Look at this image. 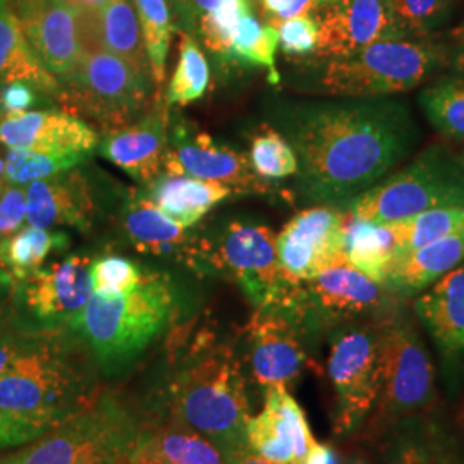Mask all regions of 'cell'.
I'll return each instance as SVG.
<instances>
[{
    "label": "cell",
    "instance_id": "1",
    "mask_svg": "<svg viewBox=\"0 0 464 464\" xmlns=\"http://www.w3.org/2000/svg\"><path fill=\"white\" fill-rule=\"evenodd\" d=\"M277 122L296 151L301 193L339 208L389 176L418 140L411 109L396 97L287 103Z\"/></svg>",
    "mask_w": 464,
    "mask_h": 464
},
{
    "label": "cell",
    "instance_id": "2",
    "mask_svg": "<svg viewBox=\"0 0 464 464\" xmlns=\"http://www.w3.org/2000/svg\"><path fill=\"white\" fill-rule=\"evenodd\" d=\"M99 372L76 332H36L0 377V410L53 429L99 399Z\"/></svg>",
    "mask_w": 464,
    "mask_h": 464
},
{
    "label": "cell",
    "instance_id": "3",
    "mask_svg": "<svg viewBox=\"0 0 464 464\" xmlns=\"http://www.w3.org/2000/svg\"><path fill=\"white\" fill-rule=\"evenodd\" d=\"M181 312V293L174 279L159 270H143L130 293H93L69 329L92 351L100 373L128 372L164 335Z\"/></svg>",
    "mask_w": 464,
    "mask_h": 464
},
{
    "label": "cell",
    "instance_id": "4",
    "mask_svg": "<svg viewBox=\"0 0 464 464\" xmlns=\"http://www.w3.org/2000/svg\"><path fill=\"white\" fill-rule=\"evenodd\" d=\"M167 398L174 421L207 437L222 454L248 448L246 379L231 346L195 344L172 375Z\"/></svg>",
    "mask_w": 464,
    "mask_h": 464
},
{
    "label": "cell",
    "instance_id": "5",
    "mask_svg": "<svg viewBox=\"0 0 464 464\" xmlns=\"http://www.w3.org/2000/svg\"><path fill=\"white\" fill-rule=\"evenodd\" d=\"M446 67V45L429 38L383 40L344 57L315 59L314 92L331 99L398 97Z\"/></svg>",
    "mask_w": 464,
    "mask_h": 464
},
{
    "label": "cell",
    "instance_id": "6",
    "mask_svg": "<svg viewBox=\"0 0 464 464\" xmlns=\"http://www.w3.org/2000/svg\"><path fill=\"white\" fill-rule=\"evenodd\" d=\"M140 431L121 399L100 394L90 408L0 458V464H128Z\"/></svg>",
    "mask_w": 464,
    "mask_h": 464
},
{
    "label": "cell",
    "instance_id": "7",
    "mask_svg": "<svg viewBox=\"0 0 464 464\" xmlns=\"http://www.w3.org/2000/svg\"><path fill=\"white\" fill-rule=\"evenodd\" d=\"M446 207H464V166L450 150L433 145L343 210L363 220L394 222Z\"/></svg>",
    "mask_w": 464,
    "mask_h": 464
},
{
    "label": "cell",
    "instance_id": "8",
    "mask_svg": "<svg viewBox=\"0 0 464 464\" xmlns=\"http://www.w3.org/2000/svg\"><path fill=\"white\" fill-rule=\"evenodd\" d=\"M151 71L97 47H83L76 67L59 78L57 100L66 112L88 117L107 131L134 122L147 112Z\"/></svg>",
    "mask_w": 464,
    "mask_h": 464
},
{
    "label": "cell",
    "instance_id": "9",
    "mask_svg": "<svg viewBox=\"0 0 464 464\" xmlns=\"http://www.w3.org/2000/svg\"><path fill=\"white\" fill-rule=\"evenodd\" d=\"M383 320L353 324L332 332L327 373L335 398L334 431L339 437L360 430L377 408Z\"/></svg>",
    "mask_w": 464,
    "mask_h": 464
},
{
    "label": "cell",
    "instance_id": "10",
    "mask_svg": "<svg viewBox=\"0 0 464 464\" xmlns=\"http://www.w3.org/2000/svg\"><path fill=\"white\" fill-rule=\"evenodd\" d=\"M382 389L377 408L392 423L435 402V370L404 306L382 322Z\"/></svg>",
    "mask_w": 464,
    "mask_h": 464
},
{
    "label": "cell",
    "instance_id": "11",
    "mask_svg": "<svg viewBox=\"0 0 464 464\" xmlns=\"http://www.w3.org/2000/svg\"><path fill=\"white\" fill-rule=\"evenodd\" d=\"M207 268L237 282L255 310L277 306L293 285L282 277L277 236L260 222L231 220L207 243Z\"/></svg>",
    "mask_w": 464,
    "mask_h": 464
},
{
    "label": "cell",
    "instance_id": "12",
    "mask_svg": "<svg viewBox=\"0 0 464 464\" xmlns=\"http://www.w3.org/2000/svg\"><path fill=\"white\" fill-rule=\"evenodd\" d=\"M303 301L314 335L325 329L379 322L402 306L382 284L370 279L348 260L329 266L310 281L301 282Z\"/></svg>",
    "mask_w": 464,
    "mask_h": 464
},
{
    "label": "cell",
    "instance_id": "13",
    "mask_svg": "<svg viewBox=\"0 0 464 464\" xmlns=\"http://www.w3.org/2000/svg\"><path fill=\"white\" fill-rule=\"evenodd\" d=\"M92 258L71 255L14 282L16 304L26 332L67 329L93 295Z\"/></svg>",
    "mask_w": 464,
    "mask_h": 464
},
{
    "label": "cell",
    "instance_id": "14",
    "mask_svg": "<svg viewBox=\"0 0 464 464\" xmlns=\"http://www.w3.org/2000/svg\"><path fill=\"white\" fill-rule=\"evenodd\" d=\"M344 224L346 212L331 205H316L293 217L277 234L282 277L301 284L346 262Z\"/></svg>",
    "mask_w": 464,
    "mask_h": 464
},
{
    "label": "cell",
    "instance_id": "15",
    "mask_svg": "<svg viewBox=\"0 0 464 464\" xmlns=\"http://www.w3.org/2000/svg\"><path fill=\"white\" fill-rule=\"evenodd\" d=\"M308 337L298 325L276 310H255L245 331V358L253 381L260 387L284 385L298 381L310 356Z\"/></svg>",
    "mask_w": 464,
    "mask_h": 464
},
{
    "label": "cell",
    "instance_id": "16",
    "mask_svg": "<svg viewBox=\"0 0 464 464\" xmlns=\"http://www.w3.org/2000/svg\"><path fill=\"white\" fill-rule=\"evenodd\" d=\"M162 174H184L203 181L224 184L237 195H266L270 183L251 169L248 155L218 145L207 133H189L184 126L169 138Z\"/></svg>",
    "mask_w": 464,
    "mask_h": 464
},
{
    "label": "cell",
    "instance_id": "17",
    "mask_svg": "<svg viewBox=\"0 0 464 464\" xmlns=\"http://www.w3.org/2000/svg\"><path fill=\"white\" fill-rule=\"evenodd\" d=\"M315 59L344 57L383 40L406 38L387 0H332L315 7Z\"/></svg>",
    "mask_w": 464,
    "mask_h": 464
},
{
    "label": "cell",
    "instance_id": "18",
    "mask_svg": "<svg viewBox=\"0 0 464 464\" xmlns=\"http://www.w3.org/2000/svg\"><path fill=\"white\" fill-rule=\"evenodd\" d=\"M24 38L55 78L71 72L83 52L80 16L63 0L9 2Z\"/></svg>",
    "mask_w": 464,
    "mask_h": 464
},
{
    "label": "cell",
    "instance_id": "19",
    "mask_svg": "<svg viewBox=\"0 0 464 464\" xmlns=\"http://www.w3.org/2000/svg\"><path fill=\"white\" fill-rule=\"evenodd\" d=\"M246 440L255 454L279 464H299L315 446L303 408L284 385L266 389L264 410L249 418Z\"/></svg>",
    "mask_w": 464,
    "mask_h": 464
},
{
    "label": "cell",
    "instance_id": "20",
    "mask_svg": "<svg viewBox=\"0 0 464 464\" xmlns=\"http://www.w3.org/2000/svg\"><path fill=\"white\" fill-rule=\"evenodd\" d=\"M0 143L7 149L86 157L99 147L100 138L82 117L38 109L0 119Z\"/></svg>",
    "mask_w": 464,
    "mask_h": 464
},
{
    "label": "cell",
    "instance_id": "21",
    "mask_svg": "<svg viewBox=\"0 0 464 464\" xmlns=\"http://www.w3.org/2000/svg\"><path fill=\"white\" fill-rule=\"evenodd\" d=\"M439 349L448 382L464 368V262L433 282L413 303Z\"/></svg>",
    "mask_w": 464,
    "mask_h": 464
},
{
    "label": "cell",
    "instance_id": "22",
    "mask_svg": "<svg viewBox=\"0 0 464 464\" xmlns=\"http://www.w3.org/2000/svg\"><path fill=\"white\" fill-rule=\"evenodd\" d=\"M100 153L134 181L150 184L164 172L169 150V114L155 105L131 124L107 131Z\"/></svg>",
    "mask_w": 464,
    "mask_h": 464
},
{
    "label": "cell",
    "instance_id": "23",
    "mask_svg": "<svg viewBox=\"0 0 464 464\" xmlns=\"http://www.w3.org/2000/svg\"><path fill=\"white\" fill-rule=\"evenodd\" d=\"M95 214L97 201L92 184L76 167L26 186L28 226L90 229Z\"/></svg>",
    "mask_w": 464,
    "mask_h": 464
},
{
    "label": "cell",
    "instance_id": "24",
    "mask_svg": "<svg viewBox=\"0 0 464 464\" xmlns=\"http://www.w3.org/2000/svg\"><path fill=\"white\" fill-rule=\"evenodd\" d=\"M124 231L134 248L153 256H176L193 268H207V243L193 239L186 227L150 199L134 198L124 212Z\"/></svg>",
    "mask_w": 464,
    "mask_h": 464
},
{
    "label": "cell",
    "instance_id": "25",
    "mask_svg": "<svg viewBox=\"0 0 464 464\" xmlns=\"http://www.w3.org/2000/svg\"><path fill=\"white\" fill-rule=\"evenodd\" d=\"M379 464H459V449L427 413L406 416L385 435Z\"/></svg>",
    "mask_w": 464,
    "mask_h": 464
},
{
    "label": "cell",
    "instance_id": "26",
    "mask_svg": "<svg viewBox=\"0 0 464 464\" xmlns=\"http://www.w3.org/2000/svg\"><path fill=\"white\" fill-rule=\"evenodd\" d=\"M464 262V229L404 253L383 287L396 298L418 296L437 279Z\"/></svg>",
    "mask_w": 464,
    "mask_h": 464
},
{
    "label": "cell",
    "instance_id": "27",
    "mask_svg": "<svg viewBox=\"0 0 464 464\" xmlns=\"http://www.w3.org/2000/svg\"><path fill=\"white\" fill-rule=\"evenodd\" d=\"M83 47L107 50L131 63L150 69L138 14L131 0H109L97 11L80 16Z\"/></svg>",
    "mask_w": 464,
    "mask_h": 464
},
{
    "label": "cell",
    "instance_id": "28",
    "mask_svg": "<svg viewBox=\"0 0 464 464\" xmlns=\"http://www.w3.org/2000/svg\"><path fill=\"white\" fill-rule=\"evenodd\" d=\"M128 464H226V458L198 431L170 421L159 429H141Z\"/></svg>",
    "mask_w": 464,
    "mask_h": 464
},
{
    "label": "cell",
    "instance_id": "29",
    "mask_svg": "<svg viewBox=\"0 0 464 464\" xmlns=\"http://www.w3.org/2000/svg\"><path fill=\"white\" fill-rule=\"evenodd\" d=\"M147 186L145 198L186 229L198 224L218 203L237 195L224 184L184 174H160Z\"/></svg>",
    "mask_w": 464,
    "mask_h": 464
},
{
    "label": "cell",
    "instance_id": "30",
    "mask_svg": "<svg viewBox=\"0 0 464 464\" xmlns=\"http://www.w3.org/2000/svg\"><path fill=\"white\" fill-rule=\"evenodd\" d=\"M344 255L351 266L383 285L404 255L396 222H372L346 214Z\"/></svg>",
    "mask_w": 464,
    "mask_h": 464
},
{
    "label": "cell",
    "instance_id": "31",
    "mask_svg": "<svg viewBox=\"0 0 464 464\" xmlns=\"http://www.w3.org/2000/svg\"><path fill=\"white\" fill-rule=\"evenodd\" d=\"M9 83L32 84L53 100L61 92L59 80L40 63L24 38L11 4L0 9V86Z\"/></svg>",
    "mask_w": 464,
    "mask_h": 464
},
{
    "label": "cell",
    "instance_id": "32",
    "mask_svg": "<svg viewBox=\"0 0 464 464\" xmlns=\"http://www.w3.org/2000/svg\"><path fill=\"white\" fill-rule=\"evenodd\" d=\"M67 246L66 232L38 229L26 224V227L0 239V256L14 282H19L40 270L52 253L64 251Z\"/></svg>",
    "mask_w": 464,
    "mask_h": 464
},
{
    "label": "cell",
    "instance_id": "33",
    "mask_svg": "<svg viewBox=\"0 0 464 464\" xmlns=\"http://www.w3.org/2000/svg\"><path fill=\"white\" fill-rule=\"evenodd\" d=\"M418 100L439 133L464 141V72H450L435 80L421 90Z\"/></svg>",
    "mask_w": 464,
    "mask_h": 464
},
{
    "label": "cell",
    "instance_id": "34",
    "mask_svg": "<svg viewBox=\"0 0 464 464\" xmlns=\"http://www.w3.org/2000/svg\"><path fill=\"white\" fill-rule=\"evenodd\" d=\"M138 14L150 71L155 88L160 92L166 82L167 53L170 45V7L167 0H133Z\"/></svg>",
    "mask_w": 464,
    "mask_h": 464
},
{
    "label": "cell",
    "instance_id": "35",
    "mask_svg": "<svg viewBox=\"0 0 464 464\" xmlns=\"http://www.w3.org/2000/svg\"><path fill=\"white\" fill-rule=\"evenodd\" d=\"M249 164L266 181L285 179L298 174V157L287 138L276 128L262 126L251 140Z\"/></svg>",
    "mask_w": 464,
    "mask_h": 464
},
{
    "label": "cell",
    "instance_id": "36",
    "mask_svg": "<svg viewBox=\"0 0 464 464\" xmlns=\"http://www.w3.org/2000/svg\"><path fill=\"white\" fill-rule=\"evenodd\" d=\"M208 82L210 69L203 52L199 50L198 44L193 36L181 34L179 61L167 88V105H188L195 100L201 99L207 93Z\"/></svg>",
    "mask_w": 464,
    "mask_h": 464
},
{
    "label": "cell",
    "instance_id": "37",
    "mask_svg": "<svg viewBox=\"0 0 464 464\" xmlns=\"http://www.w3.org/2000/svg\"><path fill=\"white\" fill-rule=\"evenodd\" d=\"M84 159V155H49L30 150L9 149L4 160V178L11 183L28 186L74 169Z\"/></svg>",
    "mask_w": 464,
    "mask_h": 464
},
{
    "label": "cell",
    "instance_id": "38",
    "mask_svg": "<svg viewBox=\"0 0 464 464\" xmlns=\"http://www.w3.org/2000/svg\"><path fill=\"white\" fill-rule=\"evenodd\" d=\"M398 226L404 253L464 229V207L435 208L418 216L394 220Z\"/></svg>",
    "mask_w": 464,
    "mask_h": 464
},
{
    "label": "cell",
    "instance_id": "39",
    "mask_svg": "<svg viewBox=\"0 0 464 464\" xmlns=\"http://www.w3.org/2000/svg\"><path fill=\"white\" fill-rule=\"evenodd\" d=\"M253 13V0H222L216 9L199 19L197 36L208 52L227 64L232 36L241 17Z\"/></svg>",
    "mask_w": 464,
    "mask_h": 464
},
{
    "label": "cell",
    "instance_id": "40",
    "mask_svg": "<svg viewBox=\"0 0 464 464\" xmlns=\"http://www.w3.org/2000/svg\"><path fill=\"white\" fill-rule=\"evenodd\" d=\"M406 38H429L450 16L454 0H387Z\"/></svg>",
    "mask_w": 464,
    "mask_h": 464
},
{
    "label": "cell",
    "instance_id": "41",
    "mask_svg": "<svg viewBox=\"0 0 464 464\" xmlns=\"http://www.w3.org/2000/svg\"><path fill=\"white\" fill-rule=\"evenodd\" d=\"M90 272L93 282V293L107 295L130 293L143 277L141 266H136L133 260L119 255H107L93 260Z\"/></svg>",
    "mask_w": 464,
    "mask_h": 464
},
{
    "label": "cell",
    "instance_id": "42",
    "mask_svg": "<svg viewBox=\"0 0 464 464\" xmlns=\"http://www.w3.org/2000/svg\"><path fill=\"white\" fill-rule=\"evenodd\" d=\"M279 45L287 55H310L318 44V23L312 14L289 17L277 24Z\"/></svg>",
    "mask_w": 464,
    "mask_h": 464
},
{
    "label": "cell",
    "instance_id": "43",
    "mask_svg": "<svg viewBox=\"0 0 464 464\" xmlns=\"http://www.w3.org/2000/svg\"><path fill=\"white\" fill-rule=\"evenodd\" d=\"M26 224V186L0 178V239Z\"/></svg>",
    "mask_w": 464,
    "mask_h": 464
},
{
    "label": "cell",
    "instance_id": "44",
    "mask_svg": "<svg viewBox=\"0 0 464 464\" xmlns=\"http://www.w3.org/2000/svg\"><path fill=\"white\" fill-rule=\"evenodd\" d=\"M53 99L34 88L32 84L9 83L0 86V119L36 111L34 107L47 105Z\"/></svg>",
    "mask_w": 464,
    "mask_h": 464
},
{
    "label": "cell",
    "instance_id": "45",
    "mask_svg": "<svg viewBox=\"0 0 464 464\" xmlns=\"http://www.w3.org/2000/svg\"><path fill=\"white\" fill-rule=\"evenodd\" d=\"M50 430L40 421L0 410V450L21 448Z\"/></svg>",
    "mask_w": 464,
    "mask_h": 464
},
{
    "label": "cell",
    "instance_id": "46",
    "mask_svg": "<svg viewBox=\"0 0 464 464\" xmlns=\"http://www.w3.org/2000/svg\"><path fill=\"white\" fill-rule=\"evenodd\" d=\"M222 0H174L170 4L172 14L176 17V26L181 34L197 36L199 19L216 9Z\"/></svg>",
    "mask_w": 464,
    "mask_h": 464
},
{
    "label": "cell",
    "instance_id": "47",
    "mask_svg": "<svg viewBox=\"0 0 464 464\" xmlns=\"http://www.w3.org/2000/svg\"><path fill=\"white\" fill-rule=\"evenodd\" d=\"M36 332L0 331V377L11 368L17 356L32 343Z\"/></svg>",
    "mask_w": 464,
    "mask_h": 464
},
{
    "label": "cell",
    "instance_id": "48",
    "mask_svg": "<svg viewBox=\"0 0 464 464\" xmlns=\"http://www.w3.org/2000/svg\"><path fill=\"white\" fill-rule=\"evenodd\" d=\"M446 45V69L450 72H464V28H456Z\"/></svg>",
    "mask_w": 464,
    "mask_h": 464
},
{
    "label": "cell",
    "instance_id": "49",
    "mask_svg": "<svg viewBox=\"0 0 464 464\" xmlns=\"http://www.w3.org/2000/svg\"><path fill=\"white\" fill-rule=\"evenodd\" d=\"M299 464H341L337 450L329 444H318L310 449L306 458Z\"/></svg>",
    "mask_w": 464,
    "mask_h": 464
},
{
    "label": "cell",
    "instance_id": "50",
    "mask_svg": "<svg viewBox=\"0 0 464 464\" xmlns=\"http://www.w3.org/2000/svg\"><path fill=\"white\" fill-rule=\"evenodd\" d=\"M224 458H226V464H279L255 454L249 448L236 449L232 452L224 454Z\"/></svg>",
    "mask_w": 464,
    "mask_h": 464
},
{
    "label": "cell",
    "instance_id": "51",
    "mask_svg": "<svg viewBox=\"0 0 464 464\" xmlns=\"http://www.w3.org/2000/svg\"><path fill=\"white\" fill-rule=\"evenodd\" d=\"M63 2H66L67 5H69L78 16H82V14H88V13L97 11L103 4H107L109 0H63Z\"/></svg>",
    "mask_w": 464,
    "mask_h": 464
},
{
    "label": "cell",
    "instance_id": "52",
    "mask_svg": "<svg viewBox=\"0 0 464 464\" xmlns=\"http://www.w3.org/2000/svg\"><path fill=\"white\" fill-rule=\"evenodd\" d=\"M14 289V279L7 266H4L0 256V303L9 296V293Z\"/></svg>",
    "mask_w": 464,
    "mask_h": 464
},
{
    "label": "cell",
    "instance_id": "53",
    "mask_svg": "<svg viewBox=\"0 0 464 464\" xmlns=\"http://www.w3.org/2000/svg\"><path fill=\"white\" fill-rule=\"evenodd\" d=\"M348 464H366L363 459H360V458H354V459H351Z\"/></svg>",
    "mask_w": 464,
    "mask_h": 464
},
{
    "label": "cell",
    "instance_id": "54",
    "mask_svg": "<svg viewBox=\"0 0 464 464\" xmlns=\"http://www.w3.org/2000/svg\"><path fill=\"white\" fill-rule=\"evenodd\" d=\"M0 178H4V160L0 157Z\"/></svg>",
    "mask_w": 464,
    "mask_h": 464
},
{
    "label": "cell",
    "instance_id": "55",
    "mask_svg": "<svg viewBox=\"0 0 464 464\" xmlns=\"http://www.w3.org/2000/svg\"><path fill=\"white\" fill-rule=\"evenodd\" d=\"M458 159H459V162H461V164L464 166V150L463 151H459V153H458Z\"/></svg>",
    "mask_w": 464,
    "mask_h": 464
},
{
    "label": "cell",
    "instance_id": "56",
    "mask_svg": "<svg viewBox=\"0 0 464 464\" xmlns=\"http://www.w3.org/2000/svg\"><path fill=\"white\" fill-rule=\"evenodd\" d=\"M9 2H11V0H0V9H2V7H4V5H7V4H9Z\"/></svg>",
    "mask_w": 464,
    "mask_h": 464
},
{
    "label": "cell",
    "instance_id": "57",
    "mask_svg": "<svg viewBox=\"0 0 464 464\" xmlns=\"http://www.w3.org/2000/svg\"><path fill=\"white\" fill-rule=\"evenodd\" d=\"M172 2H174V0H167V4H169V7H170V4H172Z\"/></svg>",
    "mask_w": 464,
    "mask_h": 464
},
{
    "label": "cell",
    "instance_id": "58",
    "mask_svg": "<svg viewBox=\"0 0 464 464\" xmlns=\"http://www.w3.org/2000/svg\"><path fill=\"white\" fill-rule=\"evenodd\" d=\"M458 28H464V21L461 23V24H459V26H458Z\"/></svg>",
    "mask_w": 464,
    "mask_h": 464
},
{
    "label": "cell",
    "instance_id": "59",
    "mask_svg": "<svg viewBox=\"0 0 464 464\" xmlns=\"http://www.w3.org/2000/svg\"><path fill=\"white\" fill-rule=\"evenodd\" d=\"M318 2H332V0H318Z\"/></svg>",
    "mask_w": 464,
    "mask_h": 464
}]
</instances>
